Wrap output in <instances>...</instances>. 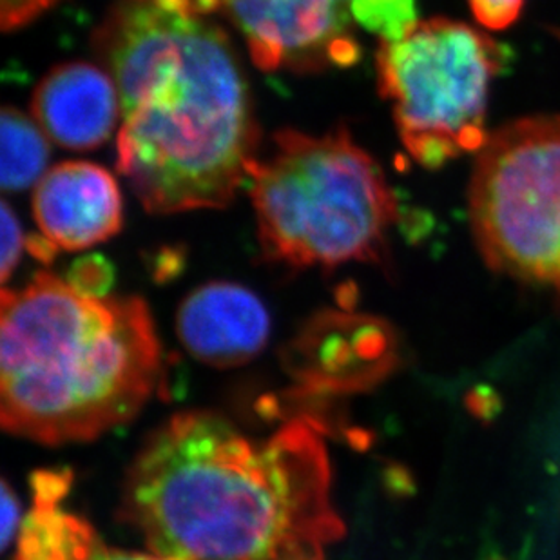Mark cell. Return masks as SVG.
Listing matches in <instances>:
<instances>
[{
	"mask_svg": "<svg viewBox=\"0 0 560 560\" xmlns=\"http://www.w3.org/2000/svg\"><path fill=\"white\" fill-rule=\"evenodd\" d=\"M122 517L170 560H325L345 535L317 427L296 419L254 439L200 410L145 441Z\"/></svg>",
	"mask_w": 560,
	"mask_h": 560,
	"instance_id": "obj_1",
	"label": "cell"
},
{
	"mask_svg": "<svg viewBox=\"0 0 560 560\" xmlns=\"http://www.w3.org/2000/svg\"><path fill=\"white\" fill-rule=\"evenodd\" d=\"M120 95L117 167L153 214L220 209L249 180L253 96L228 33L196 0H117L93 38Z\"/></svg>",
	"mask_w": 560,
	"mask_h": 560,
	"instance_id": "obj_2",
	"label": "cell"
},
{
	"mask_svg": "<svg viewBox=\"0 0 560 560\" xmlns=\"http://www.w3.org/2000/svg\"><path fill=\"white\" fill-rule=\"evenodd\" d=\"M140 298L85 296L38 272L0 300V419L10 434L79 443L135 418L162 380Z\"/></svg>",
	"mask_w": 560,
	"mask_h": 560,
	"instance_id": "obj_3",
	"label": "cell"
},
{
	"mask_svg": "<svg viewBox=\"0 0 560 560\" xmlns=\"http://www.w3.org/2000/svg\"><path fill=\"white\" fill-rule=\"evenodd\" d=\"M250 198L267 258L294 269L380 261L397 206L380 164L347 129H283L254 164Z\"/></svg>",
	"mask_w": 560,
	"mask_h": 560,
	"instance_id": "obj_4",
	"label": "cell"
},
{
	"mask_svg": "<svg viewBox=\"0 0 560 560\" xmlns=\"http://www.w3.org/2000/svg\"><path fill=\"white\" fill-rule=\"evenodd\" d=\"M377 85L390 102L405 148L427 170L487 145V107L502 54L492 38L450 19L419 22L407 37L381 43Z\"/></svg>",
	"mask_w": 560,
	"mask_h": 560,
	"instance_id": "obj_5",
	"label": "cell"
},
{
	"mask_svg": "<svg viewBox=\"0 0 560 560\" xmlns=\"http://www.w3.org/2000/svg\"><path fill=\"white\" fill-rule=\"evenodd\" d=\"M468 207L490 269L560 294V117L493 132L479 151Z\"/></svg>",
	"mask_w": 560,
	"mask_h": 560,
	"instance_id": "obj_6",
	"label": "cell"
},
{
	"mask_svg": "<svg viewBox=\"0 0 560 560\" xmlns=\"http://www.w3.org/2000/svg\"><path fill=\"white\" fill-rule=\"evenodd\" d=\"M228 19L264 71L312 73L360 60L352 0H196Z\"/></svg>",
	"mask_w": 560,
	"mask_h": 560,
	"instance_id": "obj_7",
	"label": "cell"
},
{
	"mask_svg": "<svg viewBox=\"0 0 560 560\" xmlns=\"http://www.w3.org/2000/svg\"><path fill=\"white\" fill-rule=\"evenodd\" d=\"M33 214L59 250H84L122 229V192L109 171L91 162H62L40 178Z\"/></svg>",
	"mask_w": 560,
	"mask_h": 560,
	"instance_id": "obj_8",
	"label": "cell"
},
{
	"mask_svg": "<svg viewBox=\"0 0 560 560\" xmlns=\"http://www.w3.org/2000/svg\"><path fill=\"white\" fill-rule=\"evenodd\" d=\"M176 330L196 360L222 369L236 366L264 349L270 334L269 312L244 285L211 281L182 302Z\"/></svg>",
	"mask_w": 560,
	"mask_h": 560,
	"instance_id": "obj_9",
	"label": "cell"
},
{
	"mask_svg": "<svg viewBox=\"0 0 560 560\" xmlns=\"http://www.w3.org/2000/svg\"><path fill=\"white\" fill-rule=\"evenodd\" d=\"M32 112L46 137L71 151L101 148L122 118L112 74L82 60L60 63L38 82Z\"/></svg>",
	"mask_w": 560,
	"mask_h": 560,
	"instance_id": "obj_10",
	"label": "cell"
},
{
	"mask_svg": "<svg viewBox=\"0 0 560 560\" xmlns=\"http://www.w3.org/2000/svg\"><path fill=\"white\" fill-rule=\"evenodd\" d=\"M69 481L59 471L35 477V508L22 524L15 560H85L101 545L90 524L60 508Z\"/></svg>",
	"mask_w": 560,
	"mask_h": 560,
	"instance_id": "obj_11",
	"label": "cell"
},
{
	"mask_svg": "<svg viewBox=\"0 0 560 560\" xmlns=\"http://www.w3.org/2000/svg\"><path fill=\"white\" fill-rule=\"evenodd\" d=\"M49 138L35 120L15 107L0 113V186L19 192L43 178L49 159Z\"/></svg>",
	"mask_w": 560,
	"mask_h": 560,
	"instance_id": "obj_12",
	"label": "cell"
},
{
	"mask_svg": "<svg viewBox=\"0 0 560 560\" xmlns=\"http://www.w3.org/2000/svg\"><path fill=\"white\" fill-rule=\"evenodd\" d=\"M352 16L380 43H396L418 26V0H352Z\"/></svg>",
	"mask_w": 560,
	"mask_h": 560,
	"instance_id": "obj_13",
	"label": "cell"
},
{
	"mask_svg": "<svg viewBox=\"0 0 560 560\" xmlns=\"http://www.w3.org/2000/svg\"><path fill=\"white\" fill-rule=\"evenodd\" d=\"M66 281L85 296L106 298L115 283V269L101 254H90L69 267Z\"/></svg>",
	"mask_w": 560,
	"mask_h": 560,
	"instance_id": "obj_14",
	"label": "cell"
},
{
	"mask_svg": "<svg viewBox=\"0 0 560 560\" xmlns=\"http://www.w3.org/2000/svg\"><path fill=\"white\" fill-rule=\"evenodd\" d=\"M0 242H2V253H0V275L2 281L10 280L16 265L21 261L22 250L26 247L27 238H24L22 225L16 218V212L11 209L8 201H2L0 207Z\"/></svg>",
	"mask_w": 560,
	"mask_h": 560,
	"instance_id": "obj_15",
	"label": "cell"
},
{
	"mask_svg": "<svg viewBox=\"0 0 560 560\" xmlns=\"http://www.w3.org/2000/svg\"><path fill=\"white\" fill-rule=\"evenodd\" d=\"M476 21L487 30L502 32L521 16L524 0H468Z\"/></svg>",
	"mask_w": 560,
	"mask_h": 560,
	"instance_id": "obj_16",
	"label": "cell"
},
{
	"mask_svg": "<svg viewBox=\"0 0 560 560\" xmlns=\"http://www.w3.org/2000/svg\"><path fill=\"white\" fill-rule=\"evenodd\" d=\"M59 0H0V27L15 32L54 8Z\"/></svg>",
	"mask_w": 560,
	"mask_h": 560,
	"instance_id": "obj_17",
	"label": "cell"
},
{
	"mask_svg": "<svg viewBox=\"0 0 560 560\" xmlns=\"http://www.w3.org/2000/svg\"><path fill=\"white\" fill-rule=\"evenodd\" d=\"M19 526V502L8 485H2V546L8 550Z\"/></svg>",
	"mask_w": 560,
	"mask_h": 560,
	"instance_id": "obj_18",
	"label": "cell"
},
{
	"mask_svg": "<svg viewBox=\"0 0 560 560\" xmlns=\"http://www.w3.org/2000/svg\"><path fill=\"white\" fill-rule=\"evenodd\" d=\"M468 407L474 410L477 418H492L493 413H495V408L499 407L495 392L490 390V388L471 392L470 397H468Z\"/></svg>",
	"mask_w": 560,
	"mask_h": 560,
	"instance_id": "obj_19",
	"label": "cell"
},
{
	"mask_svg": "<svg viewBox=\"0 0 560 560\" xmlns=\"http://www.w3.org/2000/svg\"><path fill=\"white\" fill-rule=\"evenodd\" d=\"M85 560H170L165 557L154 556V553H131V551L113 550L106 546L98 545L96 550L91 553L90 559Z\"/></svg>",
	"mask_w": 560,
	"mask_h": 560,
	"instance_id": "obj_20",
	"label": "cell"
},
{
	"mask_svg": "<svg viewBox=\"0 0 560 560\" xmlns=\"http://www.w3.org/2000/svg\"><path fill=\"white\" fill-rule=\"evenodd\" d=\"M26 247L32 253L33 258L44 261V264H51L55 256L59 254V249L48 238L37 236V234H33V236L27 238Z\"/></svg>",
	"mask_w": 560,
	"mask_h": 560,
	"instance_id": "obj_21",
	"label": "cell"
}]
</instances>
